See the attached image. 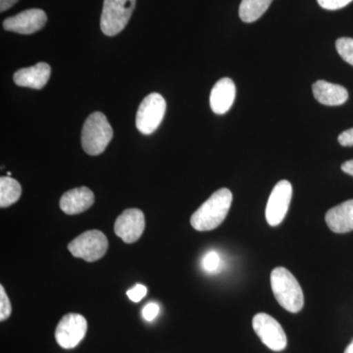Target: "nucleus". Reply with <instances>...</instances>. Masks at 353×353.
Wrapping results in <instances>:
<instances>
[{"label":"nucleus","mask_w":353,"mask_h":353,"mask_svg":"<svg viewBox=\"0 0 353 353\" xmlns=\"http://www.w3.org/2000/svg\"><path fill=\"white\" fill-rule=\"evenodd\" d=\"M232 202L231 190L226 188L218 190L192 214L190 224L199 232L216 229L226 219Z\"/></svg>","instance_id":"obj_1"},{"label":"nucleus","mask_w":353,"mask_h":353,"mask_svg":"<svg viewBox=\"0 0 353 353\" xmlns=\"http://www.w3.org/2000/svg\"><path fill=\"white\" fill-rule=\"evenodd\" d=\"M270 279L272 290L279 304L290 313L299 312L304 305V294L296 277L285 267H276Z\"/></svg>","instance_id":"obj_2"},{"label":"nucleus","mask_w":353,"mask_h":353,"mask_svg":"<svg viewBox=\"0 0 353 353\" xmlns=\"http://www.w3.org/2000/svg\"><path fill=\"white\" fill-rule=\"evenodd\" d=\"M112 138L113 129L108 117L101 112L90 114L83 127V150L92 157L101 154Z\"/></svg>","instance_id":"obj_3"},{"label":"nucleus","mask_w":353,"mask_h":353,"mask_svg":"<svg viewBox=\"0 0 353 353\" xmlns=\"http://www.w3.org/2000/svg\"><path fill=\"white\" fill-rule=\"evenodd\" d=\"M137 0H104L101 18V31L114 37L125 29L136 7Z\"/></svg>","instance_id":"obj_4"},{"label":"nucleus","mask_w":353,"mask_h":353,"mask_svg":"<svg viewBox=\"0 0 353 353\" xmlns=\"http://www.w3.org/2000/svg\"><path fill=\"white\" fill-rule=\"evenodd\" d=\"M69 252L77 259L94 262L101 259L108 250V240L99 230L85 232L68 245Z\"/></svg>","instance_id":"obj_5"},{"label":"nucleus","mask_w":353,"mask_h":353,"mask_svg":"<svg viewBox=\"0 0 353 353\" xmlns=\"http://www.w3.org/2000/svg\"><path fill=\"white\" fill-rule=\"evenodd\" d=\"M166 112V101L161 94L152 92L141 101L137 112L136 126L141 134L157 131Z\"/></svg>","instance_id":"obj_6"},{"label":"nucleus","mask_w":353,"mask_h":353,"mask_svg":"<svg viewBox=\"0 0 353 353\" xmlns=\"http://www.w3.org/2000/svg\"><path fill=\"white\" fill-rule=\"evenodd\" d=\"M252 327L262 343L274 352H282L287 347L288 339L280 323L266 313L253 317Z\"/></svg>","instance_id":"obj_7"},{"label":"nucleus","mask_w":353,"mask_h":353,"mask_svg":"<svg viewBox=\"0 0 353 353\" xmlns=\"http://www.w3.org/2000/svg\"><path fill=\"white\" fill-rule=\"evenodd\" d=\"M87 330V320L83 315L69 313L58 323L55 339L60 347L72 350L83 340Z\"/></svg>","instance_id":"obj_8"},{"label":"nucleus","mask_w":353,"mask_h":353,"mask_svg":"<svg viewBox=\"0 0 353 353\" xmlns=\"http://www.w3.org/2000/svg\"><path fill=\"white\" fill-rule=\"evenodd\" d=\"M292 196V187L289 181H280L274 187L265 210L267 223L271 227H277L284 221L289 211Z\"/></svg>","instance_id":"obj_9"},{"label":"nucleus","mask_w":353,"mask_h":353,"mask_svg":"<svg viewBox=\"0 0 353 353\" xmlns=\"http://www.w3.org/2000/svg\"><path fill=\"white\" fill-rule=\"evenodd\" d=\"M145 228L143 212L139 209H127L116 220L114 232L126 243L139 240Z\"/></svg>","instance_id":"obj_10"},{"label":"nucleus","mask_w":353,"mask_h":353,"mask_svg":"<svg viewBox=\"0 0 353 353\" xmlns=\"http://www.w3.org/2000/svg\"><path fill=\"white\" fill-rule=\"evenodd\" d=\"M48 22V16L41 9H29L13 17L4 20L3 28L6 31L21 34H32L41 31Z\"/></svg>","instance_id":"obj_11"},{"label":"nucleus","mask_w":353,"mask_h":353,"mask_svg":"<svg viewBox=\"0 0 353 353\" xmlns=\"http://www.w3.org/2000/svg\"><path fill=\"white\" fill-rule=\"evenodd\" d=\"M94 194L87 187L76 188L65 192L60 199V208L68 215L80 214L92 208Z\"/></svg>","instance_id":"obj_12"},{"label":"nucleus","mask_w":353,"mask_h":353,"mask_svg":"<svg viewBox=\"0 0 353 353\" xmlns=\"http://www.w3.org/2000/svg\"><path fill=\"white\" fill-rule=\"evenodd\" d=\"M236 99V85L230 78L218 81L211 90L210 106L213 112L223 115L233 106Z\"/></svg>","instance_id":"obj_13"},{"label":"nucleus","mask_w":353,"mask_h":353,"mask_svg":"<svg viewBox=\"0 0 353 353\" xmlns=\"http://www.w3.org/2000/svg\"><path fill=\"white\" fill-rule=\"evenodd\" d=\"M51 75L50 65L39 62L29 68L18 70L14 74V83L19 87L31 88L41 90L46 87Z\"/></svg>","instance_id":"obj_14"},{"label":"nucleus","mask_w":353,"mask_h":353,"mask_svg":"<svg viewBox=\"0 0 353 353\" xmlns=\"http://www.w3.org/2000/svg\"><path fill=\"white\" fill-rule=\"evenodd\" d=\"M325 220L334 233L345 234L353 231V199L330 209Z\"/></svg>","instance_id":"obj_15"},{"label":"nucleus","mask_w":353,"mask_h":353,"mask_svg":"<svg viewBox=\"0 0 353 353\" xmlns=\"http://www.w3.org/2000/svg\"><path fill=\"white\" fill-rule=\"evenodd\" d=\"M316 101L327 106H338L345 103L348 99L347 88L327 81H317L312 87Z\"/></svg>","instance_id":"obj_16"},{"label":"nucleus","mask_w":353,"mask_h":353,"mask_svg":"<svg viewBox=\"0 0 353 353\" xmlns=\"http://www.w3.org/2000/svg\"><path fill=\"white\" fill-rule=\"evenodd\" d=\"M22 194V188L15 179L10 176L0 178V206L1 208H9L19 201Z\"/></svg>","instance_id":"obj_17"},{"label":"nucleus","mask_w":353,"mask_h":353,"mask_svg":"<svg viewBox=\"0 0 353 353\" xmlns=\"http://www.w3.org/2000/svg\"><path fill=\"white\" fill-rule=\"evenodd\" d=\"M273 0H243L240 6V18L245 23H253L259 19Z\"/></svg>","instance_id":"obj_18"},{"label":"nucleus","mask_w":353,"mask_h":353,"mask_svg":"<svg viewBox=\"0 0 353 353\" xmlns=\"http://www.w3.org/2000/svg\"><path fill=\"white\" fill-rule=\"evenodd\" d=\"M336 50L340 57L353 66V39L341 38L336 43Z\"/></svg>","instance_id":"obj_19"},{"label":"nucleus","mask_w":353,"mask_h":353,"mask_svg":"<svg viewBox=\"0 0 353 353\" xmlns=\"http://www.w3.org/2000/svg\"><path fill=\"white\" fill-rule=\"evenodd\" d=\"M220 263V255L218 254V252H214V250H211V252L206 253L201 262L202 268L208 272V273H214V272L218 271Z\"/></svg>","instance_id":"obj_20"},{"label":"nucleus","mask_w":353,"mask_h":353,"mask_svg":"<svg viewBox=\"0 0 353 353\" xmlns=\"http://www.w3.org/2000/svg\"><path fill=\"white\" fill-rule=\"evenodd\" d=\"M11 312H12V306H11L9 297L7 296L3 285H0V321L8 319Z\"/></svg>","instance_id":"obj_21"},{"label":"nucleus","mask_w":353,"mask_h":353,"mask_svg":"<svg viewBox=\"0 0 353 353\" xmlns=\"http://www.w3.org/2000/svg\"><path fill=\"white\" fill-rule=\"evenodd\" d=\"M352 1L353 0H317L318 4L327 10H338Z\"/></svg>","instance_id":"obj_22"},{"label":"nucleus","mask_w":353,"mask_h":353,"mask_svg":"<svg viewBox=\"0 0 353 353\" xmlns=\"http://www.w3.org/2000/svg\"><path fill=\"white\" fill-rule=\"evenodd\" d=\"M146 294H148V289L145 285L141 284L134 285L127 292V296L134 303H139L146 296Z\"/></svg>","instance_id":"obj_23"},{"label":"nucleus","mask_w":353,"mask_h":353,"mask_svg":"<svg viewBox=\"0 0 353 353\" xmlns=\"http://www.w3.org/2000/svg\"><path fill=\"white\" fill-rule=\"evenodd\" d=\"M159 311L160 307L157 303H148L143 309V318H145L146 321L152 322L157 317V315L159 314Z\"/></svg>","instance_id":"obj_24"},{"label":"nucleus","mask_w":353,"mask_h":353,"mask_svg":"<svg viewBox=\"0 0 353 353\" xmlns=\"http://www.w3.org/2000/svg\"><path fill=\"white\" fill-rule=\"evenodd\" d=\"M339 143L343 146H353V128L341 132L338 138Z\"/></svg>","instance_id":"obj_25"},{"label":"nucleus","mask_w":353,"mask_h":353,"mask_svg":"<svg viewBox=\"0 0 353 353\" xmlns=\"http://www.w3.org/2000/svg\"><path fill=\"white\" fill-rule=\"evenodd\" d=\"M19 0H0V11L4 12V11L8 10L11 7L15 6Z\"/></svg>","instance_id":"obj_26"},{"label":"nucleus","mask_w":353,"mask_h":353,"mask_svg":"<svg viewBox=\"0 0 353 353\" xmlns=\"http://www.w3.org/2000/svg\"><path fill=\"white\" fill-rule=\"evenodd\" d=\"M341 170L348 175L353 176V159L345 161L341 165Z\"/></svg>","instance_id":"obj_27"},{"label":"nucleus","mask_w":353,"mask_h":353,"mask_svg":"<svg viewBox=\"0 0 353 353\" xmlns=\"http://www.w3.org/2000/svg\"><path fill=\"white\" fill-rule=\"evenodd\" d=\"M345 353H353V341L350 343V345H348L347 350H345Z\"/></svg>","instance_id":"obj_28"}]
</instances>
